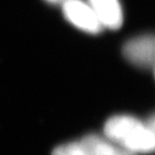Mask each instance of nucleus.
<instances>
[{"label": "nucleus", "mask_w": 155, "mask_h": 155, "mask_svg": "<svg viewBox=\"0 0 155 155\" xmlns=\"http://www.w3.org/2000/svg\"><path fill=\"white\" fill-rule=\"evenodd\" d=\"M62 7L65 19L77 28L94 35L99 34L104 29L88 2L68 0Z\"/></svg>", "instance_id": "nucleus-2"}, {"label": "nucleus", "mask_w": 155, "mask_h": 155, "mask_svg": "<svg viewBox=\"0 0 155 155\" xmlns=\"http://www.w3.org/2000/svg\"><path fill=\"white\" fill-rule=\"evenodd\" d=\"M51 155H86L81 141H74L55 148Z\"/></svg>", "instance_id": "nucleus-6"}, {"label": "nucleus", "mask_w": 155, "mask_h": 155, "mask_svg": "<svg viewBox=\"0 0 155 155\" xmlns=\"http://www.w3.org/2000/svg\"><path fill=\"white\" fill-rule=\"evenodd\" d=\"M105 137L135 153H150L155 150V135L150 127L130 115L109 118L104 126Z\"/></svg>", "instance_id": "nucleus-1"}, {"label": "nucleus", "mask_w": 155, "mask_h": 155, "mask_svg": "<svg viewBox=\"0 0 155 155\" xmlns=\"http://www.w3.org/2000/svg\"><path fill=\"white\" fill-rule=\"evenodd\" d=\"M80 141L86 155H137L98 135L85 136Z\"/></svg>", "instance_id": "nucleus-5"}, {"label": "nucleus", "mask_w": 155, "mask_h": 155, "mask_svg": "<svg viewBox=\"0 0 155 155\" xmlns=\"http://www.w3.org/2000/svg\"><path fill=\"white\" fill-rule=\"evenodd\" d=\"M152 69H153V72H154V77H155V65L153 66V68H152Z\"/></svg>", "instance_id": "nucleus-8"}, {"label": "nucleus", "mask_w": 155, "mask_h": 155, "mask_svg": "<svg viewBox=\"0 0 155 155\" xmlns=\"http://www.w3.org/2000/svg\"><path fill=\"white\" fill-rule=\"evenodd\" d=\"M103 28L119 29L124 21V14L119 0H87Z\"/></svg>", "instance_id": "nucleus-4"}, {"label": "nucleus", "mask_w": 155, "mask_h": 155, "mask_svg": "<svg viewBox=\"0 0 155 155\" xmlns=\"http://www.w3.org/2000/svg\"><path fill=\"white\" fill-rule=\"evenodd\" d=\"M49 3H51V4H60V5H63L65 1H68V0H46Z\"/></svg>", "instance_id": "nucleus-7"}, {"label": "nucleus", "mask_w": 155, "mask_h": 155, "mask_svg": "<svg viewBox=\"0 0 155 155\" xmlns=\"http://www.w3.org/2000/svg\"><path fill=\"white\" fill-rule=\"evenodd\" d=\"M123 53L127 61L138 68L150 69L155 65V34H147L128 40Z\"/></svg>", "instance_id": "nucleus-3"}]
</instances>
